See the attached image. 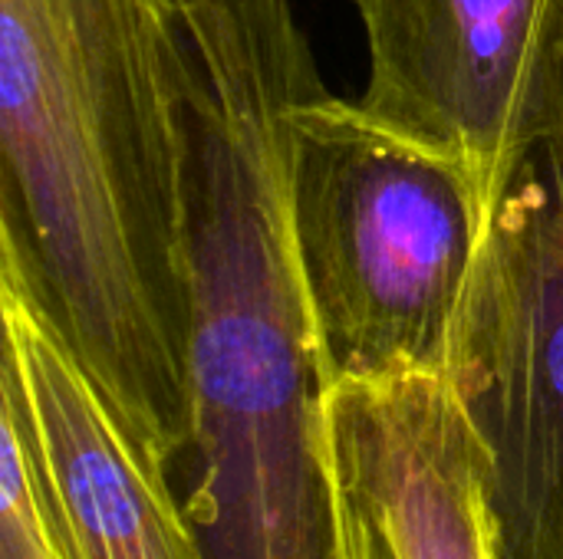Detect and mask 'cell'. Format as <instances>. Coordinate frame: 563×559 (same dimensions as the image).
Here are the masks:
<instances>
[{
  "label": "cell",
  "mask_w": 563,
  "mask_h": 559,
  "mask_svg": "<svg viewBox=\"0 0 563 559\" xmlns=\"http://www.w3.org/2000/svg\"><path fill=\"white\" fill-rule=\"evenodd\" d=\"M360 102L462 161L495 204L525 152L563 132V0H353Z\"/></svg>",
  "instance_id": "cell-4"
},
{
  "label": "cell",
  "mask_w": 563,
  "mask_h": 559,
  "mask_svg": "<svg viewBox=\"0 0 563 559\" xmlns=\"http://www.w3.org/2000/svg\"><path fill=\"white\" fill-rule=\"evenodd\" d=\"M290 214L323 385L449 376L492 221L475 175L323 86L290 109Z\"/></svg>",
  "instance_id": "cell-2"
},
{
  "label": "cell",
  "mask_w": 563,
  "mask_h": 559,
  "mask_svg": "<svg viewBox=\"0 0 563 559\" xmlns=\"http://www.w3.org/2000/svg\"><path fill=\"white\" fill-rule=\"evenodd\" d=\"M320 455L396 559H495L482 445L449 376L396 372L323 385Z\"/></svg>",
  "instance_id": "cell-6"
},
{
  "label": "cell",
  "mask_w": 563,
  "mask_h": 559,
  "mask_svg": "<svg viewBox=\"0 0 563 559\" xmlns=\"http://www.w3.org/2000/svg\"><path fill=\"white\" fill-rule=\"evenodd\" d=\"M327 468V465H323ZM330 478V474H327ZM333 511H336V534H340V554L343 559H396L386 534L379 524L366 514V507L330 478Z\"/></svg>",
  "instance_id": "cell-8"
},
{
  "label": "cell",
  "mask_w": 563,
  "mask_h": 559,
  "mask_svg": "<svg viewBox=\"0 0 563 559\" xmlns=\"http://www.w3.org/2000/svg\"><path fill=\"white\" fill-rule=\"evenodd\" d=\"M36 461L76 559H208L168 471L145 455L26 293L0 277Z\"/></svg>",
  "instance_id": "cell-5"
},
{
  "label": "cell",
  "mask_w": 563,
  "mask_h": 559,
  "mask_svg": "<svg viewBox=\"0 0 563 559\" xmlns=\"http://www.w3.org/2000/svg\"><path fill=\"white\" fill-rule=\"evenodd\" d=\"M449 379L482 445L495 559H563V132L492 204Z\"/></svg>",
  "instance_id": "cell-3"
},
{
  "label": "cell",
  "mask_w": 563,
  "mask_h": 559,
  "mask_svg": "<svg viewBox=\"0 0 563 559\" xmlns=\"http://www.w3.org/2000/svg\"><path fill=\"white\" fill-rule=\"evenodd\" d=\"M0 559H76L56 521L13 356H0Z\"/></svg>",
  "instance_id": "cell-7"
},
{
  "label": "cell",
  "mask_w": 563,
  "mask_h": 559,
  "mask_svg": "<svg viewBox=\"0 0 563 559\" xmlns=\"http://www.w3.org/2000/svg\"><path fill=\"white\" fill-rule=\"evenodd\" d=\"M0 277L168 471L195 399L165 0H0Z\"/></svg>",
  "instance_id": "cell-1"
}]
</instances>
